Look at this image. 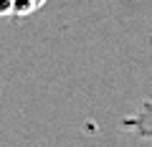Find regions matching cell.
<instances>
[{"label":"cell","mask_w":152,"mask_h":147,"mask_svg":"<svg viewBox=\"0 0 152 147\" xmlns=\"http://www.w3.org/2000/svg\"><path fill=\"white\" fill-rule=\"evenodd\" d=\"M13 15V0H0V18Z\"/></svg>","instance_id":"3957f363"},{"label":"cell","mask_w":152,"mask_h":147,"mask_svg":"<svg viewBox=\"0 0 152 147\" xmlns=\"http://www.w3.org/2000/svg\"><path fill=\"white\" fill-rule=\"evenodd\" d=\"M124 127L129 132H134L137 137H152V102H145L134 114H129L124 119Z\"/></svg>","instance_id":"6da1fadb"},{"label":"cell","mask_w":152,"mask_h":147,"mask_svg":"<svg viewBox=\"0 0 152 147\" xmlns=\"http://www.w3.org/2000/svg\"><path fill=\"white\" fill-rule=\"evenodd\" d=\"M46 5V0H13V15H31V13L41 10Z\"/></svg>","instance_id":"7a4b0ae2"}]
</instances>
